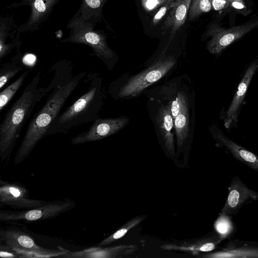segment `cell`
<instances>
[{"mask_svg":"<svg viewBox=\"0 0 258 258\" xmlns=\"http://www.w3.org/2000/svg\"><path fill=\"white\" fill-rule=\"evenodd\" d=\"M72 62L61 59L51 66L54 75L47 87L48 97L41 108L29 122L25 135L16 152L14 163L18 165L31 154L45 135L54 120L60 113L67 100L86 76L85 72L73 74Z\"/></svg>","mask_w":258,"mask_h":258,"instance_id":"6da1fadb","label":"cell"},{"mask_svg":"<svg viewBox=\"0 0 258 258\" xmlns=\"http://www.w3.org/2000/svg\"><path fill=\"white\" fill-rule=\"evenodd\" d=\"M41 72H38L23 90L5 114L0 124V158L8 163L26 121L36 104L47 96V87H39Z\"/></svg>","mask_w":258,"mask_h":258,"instance_id":"7a4b0ae2","label":"cell"},{"mask_svg":"<svg viewBox=\"0 0 258 258\" xmlns=\"http://www.w3.org/2000/svg\"><path fill=\"white\" fill-rule=\"evenodd\" d=\"M86 79L89 83L88 90L57 116L49 127L45 137L67 134L74 128L99 118L104 98L102 79L100 75L96 73L87 75Z\"/></svg>","mask_w":258,"mask_h":258,"instance_id":"3957f363","label":"cell"},{"mask_svg":"<svg viewBox=\"0 0 258 258\" xmlns=\"http://www.w3.org/2000/svg\"><path fill=\"white\" fill-rule=\"evenodd\" d=\"M177 62L174 55L160 54L148 67L128 77L126 81L117 79L112 82L108 92L115 99L136 97L170 72L175 68Z\"/></svg>","mask_w":258,"mask_h":258,"instance_id":"277c9868","label":"cell"},{"mask_svg":"<svg viewBox=\"0 0 258 258\" xmlns=\"http://www.w3.org/2000/svg\"><path fill=\"white\" fill-rule=\"evenodd\" d=\"M69 35L62 39L61 43L84 44L92 50L96 56L104 63L108 71H111L117 61L116 52L108 46L105 36L101 31L94 30L95 26L88 22L67 25Z\"/></svg>","mask_w":258,"mask_h":258,"instance_id":"5b68a950","label":"cell"},{"mask_svg":"<svg viewBox=\"0 0 258 258\" xmlns=\"http://www.w3.org/2000/svg\"><path fill=\"white\" fill-rule=\"evenodd\" d=\"M76 203L68 198L58 199L24 210L0 211V221L13 225H23L36 221L55 218L72 209Z\"/></svg>","mask_w":258,"mask_h":258,"instance_id":"8992f818","label":"cell"},{"mask_svg":"<svg viewBox=\"0 0 258 258\" xmlns=\"http://www.w3.org/2000/svg\"><path fill=\"white\" fill-rule=\"evenodd\" d=\"M258 27V19H253L241 25L227 29L212 25L207 35L211 38L207 48L212 54H218L230 44Z\"/></svg>","mask_w":258,"mask_h":258,"instance_id":"52a82bcc","label":"cell"},{"mask_svg":"<svg viewBox=\"0 0 258 258\" xmlns=\"http://www.w3.org/2000/svg\"><path fill=\"white\" fill-rule=\"evenodd\" d=\"M47 201L31 199L29 190L21 183L0 180V207L24 210L36 207Z\"/></svg>","mask_w":258,"mask_h":258,"instance_id":"ba28073f","label":"cell"},{"mask_svg":"<svg viewBox=\"0 0 258 258\" xmlns=\"http://www.w3.org/2000/svg\"><path fill=\"white\" fill-rule=\"evenodd\" d=\"M60 1L22 0L11 4L9 8L29 6L30 8V14L27 21L18 26V32L20 33L33 32L40 29Z\"/></svg>","mask_w":258,"mask_h":258,"instance_id":"9c48e42d","label":"cell"},{"mask_svg":"<svg viewBox=\"0 0 258 258\" xmlns=\"http://www.w3.org/2000/svg\"><path fill=\"white\" fill-rule=\"evenodd\" d=\"M129 121L125 116L115 118H98L93 121L89 129L76 135L72 138L73 145L99 141L120 131Z\"/></svg>","mask_w":258,"mask_h":258,"instance_id":"30bf717a","label":"cell"},{"mask_svg":"<svg viewBox=\"0 0 258 258\" xmlns=\"http://www.w3.org/2000/svg\"><path fill=\"white\" fill-rule=\"evenodd\" d=\"M148 110L156 133L166 146L172 148L173 143L174 120L170 105L159 100L149 98Z\"/></svg>","mask_w":258,"mask_h":258,"instance_id":"8fae6325","label":"cell"},{"mask_svg":"<svg viewBox=\"0 0 258 258\" xmlns=\"http://www.w3.org/2000/svg\"><path fill=\"white\" fill-rule=\"evenodd\" d=\"M258 69V61L252 62L247 68L241 80L231 103L226 112L225 127L228 128L233 121H236L238 112L242 105L252 78Z\"/></svg>","mask_w":258,"mask_h":258,"instance_id":"7c38bea8","label":"cell"},{"mask_svg":"<svg viewBox=\"0 0 258 258\" xmlns=\"http://www.w3.org/2000/svg\"><path fill=\"white\" fill-rule=\"evenodd\" d=\"M180 78H174L172 81L150 90L149 98L159 100L170 105L173 120L179 110V94L182 86Z\"/></svg>","mask_w":258,"mask_h":258,"instance_id":"4fadbf2b","label":"cell"},{"mask_svg":"<svg viewBox=\"0 0 258 258\" xmlns=\"http://www.w3.org/2000/svg\"><path fill=\"white\" fill-rule=\"evenodd\" d=\"M1 243L10 247L14 252L17 250H29L42 248L28 233L14 226L1 228Z\"/></svg>","mask_w":258,"mask_h":258,"instance_id":"5bb4252c","label":"cell"},{"mask_svg":"<svg viewBox=\"0 0 258 258\" xmlns=\"http://www.w3.org/2000/svg\"><path fill=\"white\" fill-rule=\"evenodd\" d=\"M107 0H82L78 10L68 25L88 22L95 27L102 17V8Z\"/></svg>","mask_w":258,"mask_h":258,"instance_id":"9a60e30c","label":"cell"},{"mask_svg":"<svg viewBox=\"0 0 258 258\" xmlns=\"http://www.w3.org/2000/svg\"><path fill=\"white\" fill-rule=\"evenodd\" d=\"M182 84L179 94V110L178 114L174 119L175 132L178 143L180 144L187 138L190 133L189 122V96L187 90Z\"/></svg>","mask_w":258,"mask_h":258,"instance_id":"2e32d148","label":"cell"},{"mask_svg":"<svg viewBox=\"0 0 258 258\" xmlns=\"http://www.w3.org/2000/svg\"><path fill=\"white\" fill-rule=\"evenodd\" d=\"M192 0H175L163 23L162 29L168 31L170 34L169 42L176 32L184 24L187 16Z\"/></svg>","mask_w":258,"mask_h":258,"instance_id":"e0dca14e","label":"cell"},{"mask_svg":"<svg viewBox=\"0 0 258 258\" xmlns=\"http://www.w3.org/2000/svg\"><path fill=\"white\" fill-rule=\"evenodd\" d=\"M255 197V194L239 179L232 181L229 188L227 200L222 210L223 214H233L247 199Z\"/></svg>","mask_w":258,"mask_h":258,"instance_id":"ac0fdd59","label":"cell"},{"mask_svg":"<svg viewBox=\"0 0 258 258\" xmlns=\"http://www.w3.org/2000/svg\"><path fill=\"white\" fill-rule=\"evenodd\" d=\"M18 26L16 21L10 16H1L0 17V60L9 54V39L13 41L22 42L20 33L17 31Z\"/></svg>","mask_w":258,"mask_h":258,"instance_id":"d6986e66","label":"cell"},{"mask_svg":"<svg viewBox=\"0 0 258 258\" xmlns=\"http://www.w3.org/2000/svg\"><path fill=\"white\" fill-rule=\"evenodd\" d=\"M216 133L218 141L222 143L235 157L258 170V158L254 154L234 142L222 133L217 132Z\"/></svg>","mask_w":258,"mask_h":258,"instance_id":"ffe728a7","label":"cell"},{"mask_svg":"<svg viewBox=\"0 0 258 258\" xmlns=\"http://www.w3.org/2000/svg\"><path fill=\"white\" fill-rule=\"evenodd\" d=\"M25 69L22 63V53L16 52L10 61L1 66L0 89L8 83L13 78Z\"/></svg>","mask_w":258,"mask_h":258,"instance_id":"44dd1931","label":"cell"},{"mask_svg":"<svg viewBox=\"0 0 258 258\" xmlns=\"http://www.w3.org/2000/svg\"><path fill=\"white\" fill-rule=\"evenodd\" d=\"M29 73V71L28 70H25L14 82L1 91L0 93L1 112L22 87Z\"/></svg>","mask_w":258,"mask_h":258,"instance_id":"7402d4cb","label":"cell"},{"mask_svg":"<svg viewBox=\"0 0 258 258\" xmlns=\"http://www.w3.org/2000/svg\"><path fill=\"white\" fill-rule=\"evenodd\" d=\"M212 6L210 0H192L189 9V18L193 19L209 12Z\"/></svg>","mask_w":258,"mask_h":258,"instance_id":"603a6c76","label":"cell"},{"mask_svg":"<svg viewBox=\"0 0 258 258\" xmlns=\"http://www.w3.org/2000/svg\"><path fill=\"white\" fill-rule=\"evenodd\" d=\"M217 231L223 236L226 237L233 229V225L227 215L223 214L217 221L215 225Z\"/></svg>","mask_w":258,"mask_h":258,"instance_id":"cb8c5ba5","label":"cell"},{"mask_svg":"<svg viewBox=\"0 0 258 258\" xmlns=\"http://www.w3.org/2000/svg\"><path fill=\"white\" fill-rule=\"evenodd\" d=\"M175 0L170 1L162 5L157 13L154 15L152 21V24L156 26L165 15L167 11L174 6Z\"/></svg>","mask_w":258,"mask_h":258,"instance_id":"d4e9b609","label":"cell"},{"mask_svg":"<svg viewBox=\"0 0 258 258\" xmlns=\"http://www.w3.org/2000/svg\"><path fill=\"white\" fill-rule=\"evenodd\" d=\"M229 7H232L237 12L243 16H246L249 13V11L247 9L243 0H228Z\"/></svg>","mask_w":258,"mask_h":258,"instance_id":"484cf974","label":"cell"},{"mask_svg":"<svg viewBox=\"0 0 258 258\" xmlns=\"http://www.w3.org/2000/svg\"><path fill=\"white\" fill-rule=\"evenodd\" d=\"M173 0H142V4L145 9L151 11Z\"/></svg>","mask_w":258,"mask_h":258,"instance_id":"4316f807","label":"cell"},{"mask_svg":"<svg viewBox=\"0 0 258 258\" xmlns=\"http://www.w3.org/2000/svg\"><path fill=\"white\" fill-rule=\"evenodd\" d=\"M0 256L4 258H19L18 255L9 246L0 244Z\"/></svg>","mask_w":258,"mask_h":258,"instance_id":"83f0119b","label":"cell"},{"mask_svg":"<svg viewBox=\"0 0 258 258\" xmlns=\"http://www.w3.org/2000/svg\"><path fill=\"white\" fill-rule=\"evenodd\" d=\"M214 10L219 11L229 7L228 0H210Z\"/></svg>","mask_w":258,"mask_h":258,"instance_id":"f1b7e54d","label":"cell"},{"mask_svg":"<svg viewBox=\"0 0 258 258\" xmlns=\"http://www.w3.org/2000/svg\"><path fill=\"white\" fill-rule=\"evenodd\" d=\"M215 248V245L213 243H207L202 245L200 250L203 251H209L213 250Z\"/></svg>","mask_w":258,"mask_h":258,"instance_id":"f546056e","label":"cell"}]
</instances>
